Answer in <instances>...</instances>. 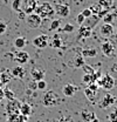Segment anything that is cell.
Returning a JSON list of instances; mask_svg holds the SVG:
<instances>
[{"label": "cell", "instance_id": "12", "mask_svg": "<svg viewBox=\"0 0 117 122\" xmlns=\"http://www.w3.org/2000/svg\"><path fill=\"white\" fill-rule=\"evenodd\" d=\"M38 6V1L36 0H26V4L22 8V11L26 13V14H30V13H34L35 8Z\"/></svg>", "mask_w": 117, "mask_h": 122}, {"label": "cell", "instance_id": "9", "mask_svg": "<svg viewBox=\"0 0 117 122\" xmlns=\"http://www.w3.org/2000/svg\"><path fill=\"white\" fill-rule=\"evenodd\" d=\"M101 51H102V53L104 55L111 56V55L114 54V52H115V46H114L112 42H110V41H105V42H103L102 46H101Z\"/></svg>", "mask_w": 117, "mask_h": 122}, {"label": "cell", "instance_id": "17", "mask_svg": "<svg viewBox=\"0 0 117 122\" xmlns=\"http://www.w3.org/2000/svg\"><path fill=\"white\" fill-rule=\"evenodd\" d=\"M27 120L28 116H24L21 114H13V115H8L6 122H27Z\"/></svg>", "mask_w": 117, "mask_h": 122}, {"label": "cell", "instance_id": "21", "mask_svg": "<svg viewBox=\"0 0 117 122\" xmlns=\"http://www.w3.org/2000/svg\"><path fill=\"white\" fill-rule=\"evenodd\" d=\"M97 55V51L93 47H89L82 51V56L83 58H95Z\"/></svg>", "mask_w": 117, "mask_h": 122}, {"label": "cell", "instance_id": "4", "mask_svg": "<svg viewBox=\"0 0 117 122\" xmlns=\"http://www.w3.org/2000/svg\"><path fill=\"white\" fill-rule=\"evenodd\" d=\"M97 85L98 87H102L103 89L105 91H110L115 87V80L112 76H110L109 74H105V75H102L97 81Z\"/></svg>", "mask_w": 117, "mask_h": 122}, {"label": "cell", "instance_id": "34", "mask_svg": "<svg viewBox=\"0 0 117 122\" xmlns=\"http://www.w3.org/2000/svg\"><path fill=\"white\" fill-rule=\"evenodd\" d=\"M63 32H68V33H72L75 30V27H74V25L72 24H66L64 26H63V28H62Z\"/></svg>", "mask_w": 117, "mask_h": 122}, {"label": "cell", "instance_id": "24", "mask_svg": "<svg viewBox=\"0 0 117 122\" xmlns=\"http://www.w3.org/2000/svg\"><path fill=\"white\" fill-rule=\"evenodd\" d=\"M84 95H86V97H87L90 102H94V101H95V97H96V92L90 91L87 87V88L84 89Z\"/></svg>", "mask_w": 117, "mask_h": 122}, {"label": "cell", "instance_id": "1", "mask_svg": "<svg viewBox=\"0 0 117 122\" xmlns=\"http://www.w3.org/2000/svg\"><path fill=\"white\" fill-rule=\"evenodd\" d=\"M34 13H36L41 19H44V18H48V16H49V18L53 16L55 12H54L53 6H52L49 2L44 1V2H41V4H38V6H36Z\"/></svg>", "mask_w": 117, "mask_h": 122}, {"label": "cell", "instance_id": "7", "mask_svg": "<svg viewBox=\"0 0 117 122\" xmlns=\"http://www.w3.org/2000/svg\"><path fill=\"white\" fill-rule=\"evenodd\" d=\"M54 12L58 15L62 16V18H67L69 13H70V8L68 5L66 4H58L55 7H54Z\"/></svg>", "mask_w": 117, "mask_h": 122}, {"label": "cell", "instance_id": "16", "mask_svg": "<svg viewBox=\"0 0 117 122\" xmlns=\"http://www.w3.org/2000/svg\"><path fill=\"white\" fill-rule=\"evenodd\" d=\"M101 19L97 16V15H91V16H89V18H87L86 20H84V22L83 24H86L84 26H87V27H89V28H94V26H96L97 25V22L100 21Z\"/></svg>", "mask_w": 117, "mask_h": 122}, {"label": "cell", "instance_id": "28", "mask_svg": "<svg viewBox=\"0 0 117 122\" xmlns=\"http://www.w3.org/2000/svg\"><path fill=\"white\" fill-rule=\"evenodd\" d=\"M89 10L91 11V14H93V15H98V13L102 11V8L100 7V5H98V4L93 5L91 7H89Z\"/></svg>", "mask_w": 117, "mask_h": 122}, {"label": "cell", "instance_id": "46", "mask_svg": "<svg viewBox=\"0 0 117 122\" xmlns=\"http://www.w3.org/2000/svg\"><path fill=\"white\" fill-rule=\"evenodd\" d=\"M4 2H5V4H7V2H8V0H4Z\"/></svg>", "mask_w": 117, "mask_h": 122}, {"label": "cell", "instance_id": "15", "mask_svg": "<svg viewBox=\"0 0 117 122\" xmlns=\"http://www.w3.org/2000/svg\"><path fill=\"white\" fill-rule=\"evenodd\" d=\"M77 33H78V38H81V39H87V38H89V36L91 35V28H89V27L84 26V25H81Z\"/></svg>", "mask_w": 117, "mask_h": 122}, {"label": "cell", "instance_id": "23", "mask_svg": "<svg viewBox=\"0 0 117 122\" xmlns=\"http://www.w3.org/2000/svg\"><path fill=\"white\" fill-rule=\"evenodd\" d=\"M14 46H15V48H18V49H22V48L26 46V40H25V38H24V36L16 38L14 40Z\"/></svg>", "mask_w": 117, "mask_h": 122}, {"label": "cell", "instance_id": "14", "mask_svg": "<svg viewBox=\"0 0 117 122\" xmlns=\"http://www.w3.org/2000/svg\"><path fill=\"white\" fill-rule=\"evenodd\" d=\"M76 92H77V87H75V86L72 85V83H67V85H64L63 88H62L63 95H64V96H68V97L74 96Z\"/></svg>", "mask_w": 117, "mask_h": 122}, {"label": "cell", "instance_id": "30", "mask_svg": "<svg viewBox=\"0 0 117 122\" xmlns=\"http://www.w3.org/2000/svg\"><path fill=\"white\" fill-rule=\"evenodd\" d=\"M83 65H84L83 56H82V55H77V56H76V59H75V66H76V67H78V68H81Z\"/></svg>", "mask_w": 117, "mask_h": 122}, {"label": "cell", "instance_id": "47", "mask_svg": "<svg viewBox=\"0 0 117 122\" xmlns=\"http://www.w3.org/2000/svg\"><path fill=\"white\" fill-rule=\"evenodd\" d=\"M115 112H116V113H117V107H116V108H115Z\"/></svg>", "mask_w": 117, "mask_h": 122}, {"label": "cell", "instance_id": "31", "mask_svg": "<svg viewBox=\"0 0 117 122\" xmlns=\"http://www.w3.org/2000/svg\"><path fill=\"white\" fill-rule=\"evenodd\" d=\"M83 71H84V74H93L94 72H95V69L91 67V66H89V65H87V63H84L82 67H81Z\"/></svg>", "mask_w": 117, "mask_h": 122}, {"label": "cell", "instance_id": "18", "mask_svg": "<svg viewBox=\"0 0 117 122\" xmlns=\"http://www.w3.org/2000/svg\"><path fill=\"white\" fill-rule=\"evenodd\" d=\"M25 74H26V71H25V68H24L21 65L16 66V67H14V68L12 69V75L15 76V77H18V79H24Z\"/></svg>", "mask_w": 117, "mask_h": 122}, {"label": "cell", "instance_id": "44", "mask_svg": "<svg viewBox=\"0 0 117 122\" xmlns=\"http://www.w3.org/2000/svg\"><path fill=\"white\" fill-rule=\"evenodd\" d=\"M90 122H100V121H98V119L96 117V119H94V120H91V121H90Z\"/></svg>", "mask_w": 117, "mask_h": 122}, {"label": "cell", "instance_id": "38", "mask_svg": "<svg viewBox=\"0 0 117 122\" xmlns=\"http://www.w3.org/2000/svg\"><path fill=\"white\" fill-rule=\"evenodd\" d=\"M109 120H110V122H117V113L114 110L112 113H110L109 114Z\"/></svg>", "mask_w": 117, "mask_h": 122}, {"label": "cell", "instance_id": "3", "mask_svg": "<svg viewBox=\"0 0 117 122\" xmlns=\"http://www.w3.org/2000/svg\"><path fill=\"white\" fill-rule=\"evenodd\" d=\"M25 21H26V25L28 26L30 30H36L41 26L42 24V19L36 14V13H30L27 14L25 18Z\"/></svg>", "mask_w": 117, "mask_h": 122}, {"label": "cell", "instance_id": "20", "mask_svg": "<svg viewBox=\"0 0 117 122\" xmlns=\"http://www.w3.org/2000/svg\"><path fill=\"white\" fill-rule=\"evenodd\" d=\"M81 117H82L83 121L90 122L91 120L96 119V115H95V113H93V112H89V110H82V113H81Z\"/></svg>", "mask_w": 117, "mask_h": 122}, {"label": "cell", "instance_id": "8", "mask_svg": "<svg viewBox=\"0 0 117 122\" xmlns=\"http://www.w3.org/2000/svg\"><path fill=\"white\" fill-rule=\"evenodd\" d=\"M115 101H116V99H115L114 96H111L110 94H105L104 97L100 101L98 107L102 108V109H107V108H109L110 106H112V105L115 103Z\"/></svg>", "mask_w": 117, "mask_h": 122}, {"label": "cell", "instance_id": "41", "mask_svg": "<svg viewBox=\"0 0 117 122\" xmlns=\"http://www.w3.org/2000/svg\"><path fill=\"white\" fill-rule=\"evenodd\" d=\"M28 87L30 88V89H33V91H35V89H38V86H36V81H32L28 85Z\"/></svg>", "mask_w": 117, "mask_h": 122}, {"label": "cell", "instance_id": "37", "mask_svg": "<svg viewBox=\"0 0 117 122\" xmlns=\"http://www.w3.org/2000/svg\"><path fill=\"white\" fill-rule=\"evenodd\" d=\"M84 20H86V18H84L83 15L81 14V13H80V14H78L77 16H76V22H77V24H78L80 26H81V25H83Z\"/></svg>", "mask_w": 117, "mask_h": 122}, {"label": "cell", "instance_id": "33", "mask_svg": "<svg viewBox=\"0 0 117 122\" xmlns=\"http://www.w3.org/2000/svg\"><path fill=\"white\" fill-rule=\"evenodd\" d=\"M10 79H11V75H8V74H6V73H2V74L0 75V83H1V85H5V83H7V82L10 81Z\"/></svg>", "mask_w": 117, "mask_h": 122}, {"label": "cell", "instance_id": "2", "mask_svg": "<svg viewBox=\"0 0 117 122\" xmlns=\"http://www.w3.org/2000/svg\"><path fill=\"white\" fill-rule=\"evenodd\" d=\"M60 102V97L55 94L54 91H48L44 93V97H42V103L46 107H54L58 105Z\"/></svg>", "mask_w": 117, "mask_h": 122}, {"label": "cell", "instance_id": "43", "mask_svg": "<svg viewBox=\"0 0 117 122\" xmlns=\"http://www.w3.org/2000/svg\"><path fill=\"white\" fill-rule=\"evenodd\" d=\"M4 97H5V96H4V91H2V89L0 88V101H1V100H2Z\"/></svg>", "mask_w": 117, "mask_h": 122}, {"label": "cell", "instance_id": "42", "mask_svg": "<svg viewBox=\"0 0 117 122\" xmlns=\"http://www.w3.org/2000/svg\"><path fill=\"white\" fill-rule=\"evenodd\" d=\"M26 15H27V14H26L24 11H21V12H19V19H21V20H25Z\"/></svg>", "mask_w": 117, "mask_h": 122}, {"label": "cell", "instance_id": "25", "mask_svg": "<svg viewBox=\"0 0 117 122\" xmlns=\"http://www.w3.org/2000/svg\"><path fill=\"white\" fill-rule=\"evenodd\" d=\"M61 24H62V20H61V19H54V20L50 22L49 30H56L58 28H60Z\"/></svg>", "mask_w": 117, "mask_h": 122}, {"label": "cell", "instance_id": "26", "mask_svg": "<svg viewBox=\"0 0 117 122\" xmlns=\"http://www.w3.org/2000/svg\"><path fill=\"white\" fill-rule=\"evenodd\" d=\"M21 6H22V0H13V2H12V8H13V11L14 12H21L22 10H21Z\"/></svg>", "mask_w": 117, "mask_h": 122}, {"label": "cell", "instance_id": "6", "mask_svg": "<svg viewBox=\"0 0 117 122\" xmlns=\"http://www.w3.org/2000/svg\"><path fill=\"white\" fill-rule=\"evenodd\" d=\"M32 44L38 47V48H46L47 46L49 45V36L46 35V34H41V35H38L33 39Z\"/></svg>", "mask_w": 117, "mask_h": 122}, {"label": "cell", "instance_id": "22", "mask_svg": "<svg viewBox=\"0 0 117 122\" xmlns=\"http://www.w3.org/2000/svg\"><path fill=\"white\" fill-rule=\"evenodd\" d=\"M49 45H50L52 48H60L61 45H62V41H61L60 36H58V35H55L52 40H49Z\"/></svg>", "mask_w": 117, "mask_h": 122}, {"label": "cell", "instance_id": "29", "mask_svg": "<svg viewBox=\"0 0 117 122\" xmlns=\"http://www.w3.org/2000/svg\"><path fill=\"white\" fill-rule=\"evenodd\" d=\"M102 19L104 20V24H111V21L115 19V16H114V13H107Z\"/></svg>", "mask_w": 117, "mask_h": 122}, {"label": "cell", "instance_id": "10", "mask_svg": "<svg viewBox=\"0 0 117 122\" xmlns=\"http://www.w3.org/2000/svg\"><path fill=\"white\" fill-rule=\"evenodd\" d=\"M30 75L32 79L34 81H40V80H44V75H46V72H44L42 68H39V67H34L32 71H30Z\"/></svg>", "mask_w": 117, "mask_h": 122}, {"label": "cell", "instance_id": "27", "mask_svg": "<svg viewBox=\"0 0 117 122\" xmlns=\"http://www.w3.org/2000/svg\"><path fill=\"white\" fill-rule=\"evenodd\" d=\"M4 96H5L8 101H10V100H14L15 99V94L11 91L10 88H5V89H4Z\"/></svg>", "mask_w": 117, "mask_h": 122}, {"label": "cell", "instance_id": "19", "mask_svg": "<svg viewBox=\"0 0 117 122\" xmlns=\"http://www.w3.org/2000/svg\"><path fill=\"white\" fill-rule=\"evenodd\" d=\"M30 113H32V107H30V105H29V103H26V102L21 103L19 114H21V115H24V116H28L29 117Z\"/></svg>", "mask_w": 117, "mask_h": 122}, {"label": "cell", "instance_id": "13", "mask_svg": "<svg viewBox=\"0 0 117 122\" xmlns=\"http://www.w3.org/2000/svg\"><path fill=\"white\" fill-rule=\"evenodd\" d=\"M14 60L19 63V65H25L27 61L29 60V54L27 52H24V51H19L16 54H15V58Z\"/></svg>", "mask_w": 117, "mask_h": 122}, {"label": "cell", "instance_id": "32", "mask_svg": "<svg viewBox=\"0 0 117 122\" xmlns=\"http://www.w3.org/2000/svg\"><path fill=\"white\" fill-rule=\"evenodd\" d=\"M98 5L103 10H110V7H111V4H109L107 0H100L98 1Z\"/></svg>", "mask_w": 117, "mask_h": 122}, {"label": "cell", "instance_id": "5", "mask_svg": "<svg viewBox=\"0 0 117 122\" xmlns=\"http://www.w3.org/2000/svg\"><path fill=\"white\" fill-rule=\"evenodd\" d=\"M20 106H21V102L19 100H10L6 105V113L8 115H13V114H19V110H20Z\"/></svg>", "mask_w": 117, "mask_h": 122}, {"label": "cell", "instance_id": "39", "mask_svg": "<svg viewBox=\"0 0 117 122\" xmlns=\"http://www.w3.org/2000/svg\"><path fill=\"white\" fill-rule=\"evenodd\" d=\"M6 30H7V25H6L4 21H1V20H0V35H1V34H4V33L6 32Z\"/></svg>", "mask_w": 117, "mask_h": 122}, {"label": "cell", "instance_id": "45", "mask_svg": "<svg viewBox=\"0 0 117 122\" xmlns=\"http://www.w3.org/2000/svg\"><path fill=\"white\" fill-rule=\"evenodd\" d=\"M107 1H108L109 4H111V5H112V2H114V0H107Z\"/></svg>", "mask_w": 117, "mask_h": 122}, {"label": "cell", "instance_id": "36", "mask_svg": "<svg viewBox=\"0 0 117 122\" xmlns=\"http://www.w3.org/2000/svg\"><path fill=\"white\" fill-rule=\"evenodd\" d=\"M36 86H38V89H44L46 87H47V83L44 82V80H40V81H38L36 82Z\"/></svg>", "mask_w": 117, "mask_h": 122}, {"label": "cell", "instance_id": "48", "mask_svg": "<svg viewBox=\"0 0 117 122\" xmlns=\"http://www.w3.org/2000/svg\"><path fill=\"white\" fill-rule=\"evenodd\" d=\"M39 122H41V121H39Z\"/></svg>", "mask_w": 117, "mask_h": 122}, {"label": "cell", "instance_id": "11", "mask_svg": "<svg viewBox=\"0 0 117 122\" xmlns=\"http://www.w3.org/2000/svg\"><path fill=\"white\" fill-rule=\"evenodd\" d=\"M100 33L104 38H109L114 34V26L111 24H103L100 28Z\"/></svg>", "mask_w": 117, "mask_h": 122}, {"label": "cell", "instance_id": "35", "mask_svg": "<svg viewBox=\"0 0 117 122\" xmlns=\"http://www.w3.org/2000/svg\"><path fill=\"white\" fill-rule=\"evenodd\" d=\"M82 82H83V83H86V85H89L90 82H93L91 74H84L83 77H82Z\"/></svg>", "mask_w": 117, "mask_h": 122}, {"label": "cell", "instance_id": "40", "mask_svg": "<svg viewBox=\"0 0 117 122\" xmlns=\"http://www.w3.org/2000/svg\"><path fill=\"white\" fill-rule=\"evenodd\" d=\"M81 14L83 15V16H84V18H86V19H87V18H89V16H91V11H90V10H89V8H84V10H83V11H82V12H81Z\"/></svg>", "mask_w": 117, "mask_h": 122}]
</instances>
